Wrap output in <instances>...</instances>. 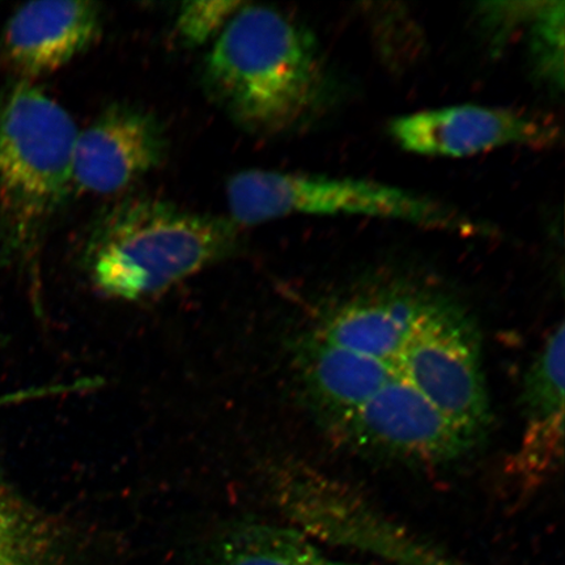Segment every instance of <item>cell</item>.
<instances>
[{
  "instance_id": "6da1fadb",
  "label": "cell",
  "mask_w": 565,
  "mask_h": 565,
  "mask_svg": "<svg viewBox=\"0 0 565 565\" xmlns=\"http://www.w3.org/2000/svg\"><path fill=\"white\" fill-rule=\"evenodd\" d=\"M295 365L321 426L366 455L443 465L490 427L482 341L439 289L392 280L343 296L302 331Z\"/></svg>"
},
{
  "instance_id": "7a4b0ae2",
  "label": "cell",
  "mask_w": 565,
  "mask_h": 565,
  "mask_svg": "<svg viewBox=\"0 0 565 565\" xmlns=\"http://www.w3.org/2000/svg\"><path fill=\"white\" fill-rule=\"evenodd\" d=\"M203 82L233 122L263 137L310 121L328 87L312 32L274 7L250 3L215 40Z\"/></svg>"
},
{
  "instance_id": "3957f363",
  "label": "cell",
  "mask_w": 565,
  "mask_h": 565,
  "mask_svg": "<svg viewBox=\"0 0 565 565\" xmlns=\"http://www.w3.org/2000/svg\"><path fill=\"white\" fill-rule=\"evenodd\" d=\"M231 218L150 196L113 203L96 217L83 250L92 285L108 298H157L238 249Z\"/></svg>"
},
{
  "instance_id": "277c9868",
  "label": "cell",
  "mask_w": 565,
  "mask_h": 565,
  "mask_svg": "<svg viewBox=\"0 0 565 565\" xmlns=\"http://www.w3.org/2000/svg\"><path fill=\"white\" fill-rule=\"evenodd\" d=\"M77 127L32 82L0 94V260L32 270L49 225L74 189Z\"/></svg>"
},
{
  "instance_id": "5b68a950",
  "label": "cell",
  "mask_w": 565,
  "mask_h": 565,
  "mask_svg": "<svg viewBox=\"0 0 565 565\" xmlns=\"http://www.w3.org/2000/svg\"><path fill=\"white\" fill-rule=\"evenodd\" d=\"M225 193L230 218L237 227L292 215H344L387 218L469 237L492 231L433 198L369 180L250 169L232 175Z\"/></svg>"
},
{
  "instance_id": "8992f818",
  "label": "cell",
  "mask_w": 565,
  "mask_h": 565,
  "mask_svg": "<svg viewBox=\"0 0 565 565\" xmlns=\"http://www.w3.org/2000/svg\"><path fill=\"white\" fill-rule=\"evenodd\" d=\"M397 145L428 158H468L494 148H545L562 137L554 118L522 110L456 105L401 116L388 125Z\"/></svg>"
},
{
  "instance_id": "52a82bcc",
  "label": "cell",
  "mask_w": 565,
  "mask_h": 565,
  "mask_svg": "<svg viewBox=\"0 0 565 565\" xmlns=\"http://www.w3.org/2000/svg\"><path fill=\"white\" fill-rule=\"evenodd\" d=\"M167 148L166 131L151 113L111 105L77 132L74 188L100 195L122 192L160 167Z\"/></svg>"
},
{
  "instance_id": "ba28073f",
  "label": "cell",
  "mask_w": 565,
  "mask_h": 565,
  "mask_svg": "<svg viewBox=\"0 0 565 565\" xmlns=\"http://www.w3.org/2000/svg\"><path fill=\"white\" fill-rule=\"evenodd\" d=\"M103 24L102 7L94 2L26 3L4 26L3 62L17 79L33 83L88 52Z\"/></svg>"
},
{
  "instance_id": "9c48e42d",
  "label": "cell",
  "mask_w": 565,
  "mask_h": 565,
  "mask_svg": "<svg viewBox=\"0 0 565 565\" xmlns=\"http://www.w3.org/2000/svg\"><path fill=\"white\" fill-rule=\"evenodd\" d=\"M565 330L551 331L522 385V435L510 471L530 491L561 469L564 457Z\"/></svg>"
},
{
  "instance_id": "30bf717a",
  "label": "cell",
  "mask_w": 565,
  "mask_h": 565,
  "mask_svg": "<svg viewBox=\"0 0 565 565\" xmlns=\"http://www.w3.org/2000/svg\"><path fill=\"white\" fill-rule=\"evenodd\" d=\"M62 536L31 503L0 461V565H58Z\"/></svg>"
},
{
  "instance_id": "8fae6325",
  "label": "cell",
  "mask_w": 565,
  "mask_h": 565,
  "mask_svg": "<svg viewBox=\"0 0 565 565\" xmlns=\"http://www.w3.org/2000/svg\"><path fill=\"white\" fill-rule=\"evenodd\" d=\"M217 565H369L324 554L294 526L246 524L224 536Z\"/></svg>"
},
{
  "instance_id": "7c38bea8",
  "label": "cell",
  "mask_w": 565,
  "mask_h": 565,
  "mask_svg": "<svg viewBox=\"0 0 565 565\" xmlns=\"http://www.w3.org/2000/svg\"><path fill=\"white\" fill-rule=\"evenodd\" d=\"M338 545L364 551L397 565H461L366 503L345 514L338 530Z\"/></svg>"
},
{
  "instance_id": "4fadbf2b",
  "label": "cell",
  "mask_w": 565,
  "mask_h": 565,
  "mask_svg": "<svg viewBox=\"0 0 565 565\" xmlns=\"http://www.w3.org/2000/svg\"><path fill=\"white\" fill-rule=\"evenodd\" d=\"M564 2H542L527 26L532 73L555 94L564 89Z\"/></svg>"
},
{
  "instance_id": "5bb4252c",
  "label": "cell",
  "mask_w": 565,
  "mask_h": 565,
  "mask_svg": "<svg viewBox=\"0 0 565 565\" xmlns=\"http://www.w3.org/2000/svg\"><path fill=\"white\" fill-rule=\"evenodd\" d=\"M244 6V2L233 0L185 3L177 18V33L190 47L207 44L210 40H216L221 35Z\"/></svg>"
},
{
  "instance_id": "9a60e30c",
  "label": "cell",
  "mask_w": 565,
  "mask_h": 565,
  "mask_svg": "<svg viewBox=\"0 0 565 565\" xmlns=\"http://www.w3.org/2000/svg\"><path fill=\"white\" fill-rule=\"evenodd\" d=\"M542 2H513L480 4L478 24L494 52L501 51L515 31L527 26Z\"/></svg>"
}]
</instances>
